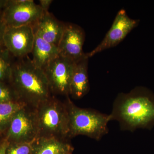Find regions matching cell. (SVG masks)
Listing matches in <instances>:
<instances>
[{
    "instance_id": "cell-1",
    "label": "cell",
    "mask_w": 154,
    "mask_h": 154,
    "mask_svg": "<svg viewBox=\"0 0 154 154\" xmlns=\"http://www.w3.org/2000/svg\"><path fill=\"white\" fill-rule=\"evenodd\" d=\"M118 122L120 129L133 132L154 125V96L140 88L117 95L110 114Z\"/></svg>"
},
{
    "instance_id": "cell-2",
    "label": "cell",
    "mask_w": 154,
    "mask_h": 154,
    "mask_svg": "<svg viewBox=\"0 0 154 154\" xmlns=\"http://www.w3.org/2000/svg\"><path fill=\"white\" fill-rule=\"evenodd\" d=\"M9 82L17 98L35 106L52 97L49 82L43 70L28 56L13 63Z\"/></svg>"
},
{
    "instance_id": "cell-3",
    "label": "cell",
    "mask_w": 154,
    "mask_h": 154,
    "mask_svg": "<svg viewBox=\"0 0 154 154\" xmlns=\"http://www.w3.org/2000/svg\"><path fill=\"white\" fill-rule=\"evenodd\" d=\"M37 138L69 137V116L66 103L51 97L36 106L33 112Z\"/></svg>"
},
{
    "instance_id": "cell-4",
    "label": "cell",
    "mask_w": 154,
    "mask_h": 154,
    "mask_svg": "<svg viewBox=\"0 0 154 154\" xmlns=\"http://www.w3.org/2000/svg\"><path fill=\"white\" fill-rule=\"evenodd\" d=\"M66 103L69 116V137L83 135L99 141L108 133L110 114L77 107L69 97Z\"/></svg>"
},
{
    "instance_id": "cell-5",
    "label": "cell",
    "mask_w": 154,
    "mask_h": 154,
    "mask_svg": "<svg viewBox=\"0 0 154 154\" xmlns=\"http://www.w3.org/2000/svg\"><path fill=\"white\" fill-rule=\"evenodd\" d=\"M43 13L40 6L32 0H8L2 17L7 27L33 26Z\"/></svg>"
},
{
    "instance_id": "cell-6",
    "label": "cell",
    "mask_w": 154,
    "mask_h": 154,
    "mask_svg": "<svg viewBox=\"0 0 154 154\" xmlns=\"http://www.w3.org/2000/svg\"><path fill=\"white\" fill-rule=\"evenodd\" d=\"M75 63L68 59L59 55L43 69L52 92L68 97Z\"/></svg>"
},
{
    "instance_id": "cell-7",
    "label": "cell",
    "mask_w": 154,
    "mask_h": 154,
    "mask_svg": "<svg viewBox=\"0 0 154 154\" xmlns=\"http://www.w3.org/2000/svg\"><path fill=\"white\" fill-rule=\"evenodd\" d=\"M138 23L139 20L130 18L126 11L121 9L116 14L111 28L102 42L92 51L87 53V56L89 58L105 50L118 45Z\"/></svg>"
},
{
    "instance_id": "cell-8",
    "label": "cell",
    "mask_w": 154,
    "mask_h": 154,
    "mask_svg": "<svg viewBox=\"0 0 154 154\" xmlns=\"http://www.w3.org/2000/svg\"><path fill=\"white\" fill-rule=\"evenodd\" d=\"M34 40L35 33L31 25L6 26L4 34V45L11 55L15 57L21 58L31 53Z\"/></svg>"
},
{
    "instance_id": "cell-9",
    "label": "cell",
    "mask_w": 154,
    "mask_h": 154,
    "mask_svg": "<svg viewBox=\"0 0 154 154\" xmlns=\"http://www.w3.org/2000/svg\"><path fill=\"white\" fill-rule=\"evenodd\" d=\"M85 38V31L80 26L73 23H65L58 45L59 55L75 63L85 58H88L87 53L83 51Z\"/></svg>"
},
{
    "instance_id": "cell-10",
    "label": "cell",
    "mask_w": 154,
    "mask_h": 154,
    "mask_svg": "<svg viewBox=\"0 0 154 154\" xmlns=\"http://www.w3.org/2000/svg\"><path fill=\"white\" fill-rule=\"evenodd\" d=\"M37 133L33 112L23 107L12 119L5 140L9 143L26 142L37 139Z\"/></svg>"
},
{
    "instance_id": "cell-11",
    "label": "cell",
    "mask_w": 154,
    "mask_h": 154,
    "mask_svg": "<svg viewBox=\"0 0 154 154\" xmlns=\"http://www.w3.org/2000/svg\"><path fill=\"white\" fill-rule=\"evenodd\" d=\"M65 26V23L58 20L49 12H43L41 18L33 27L35 34L58 47Z\"/></svg>"
},
{
    "instance_id": "cell-12",
    "label": "cell",
    "mask_w": 154,
    "mask_h": 154,
    "mask_svg": "<svg viewBox=\"0 0 154 154\" xmlns=\"http://www.w3.org/2000/svg\"><path fill=\"white\" fill-rule=\"evenodd\" d=\"M88 60L89 58L86 57L75 63L70 83L69 95L73 99L83 98L90 90Z\"/></svg>"
},
{
    "instance_id": "cell-13",
    "label": "cell",
    "mask_w": 154,
    "mask_h": 154,
    "mask_svg": "<svg viewBox=\"0 0 154 154\" xmlns=\"http://www.w3.org/2000/svg\"><path fill=\"white\" fill-rule=\"evenodd\" d=\"M33 63L43 70L50 62L59 55L57 46L50 43L35 33V40L31 53Z\"/></svg>"
},
{
    "instance_id": "cell-14",
    "label": "cell",
    "mask_w": 154,
    "mask_h": 154,
    "mask_svg": "<svg viewBox=\"0 0 154 154\" xmlns=\"http://www.w3.org/2000/svg\"><path fill=\"white\" fill-rule=\"evenodd\" d=\"M65 139L48 138H37L34 154H64L72 152V148Z\"/></svg>"
},
{
    "instance_id": "cell-15",
    "label": "cell",
    "mask_w": 154,
    "mask_h": 154,
    "mask_svg": "<svg viewBox=\"0 0 154 154\" xmlns=\"http://www.w3.org/2000/svg\"><path fill=\"white\" fill-rule=\"evenodd\" d=\"M26 105L19 100L0 103V134L7 132L14 116Z\"/></svg>"
},
{
    "instance_id": "cell-16",
    "label": "cell",
    "mask_w": 154,
    "mask_h": 154,
    "mask_svg": "<svg viewBox=\"0 0 154 154\" xmlns=\"http://www.w3.org/2000/svg\"><path fill=\"white\" fill-rule=\"evenodd\" d=\"M12 56L6 48L0 51V82H9L13 63Z\"/></svg>"
},
{
    "instance_id": "cell-17",
    "label": "cell",
    "mask_w": 154,
    "mask_h": 154,
    "mask_svg": "<svg viewBox=\"0 0 154 154\" xmlns=\"http://www.w3.org/2000/svg\"><path fill=\"white\" fill-rule=\"evenodd\" d=\"M9 143L6 154H34L36 140Z\"/></svg>"
},
{
    "instance_id": "cell-18",
    "label": "cell",
    "mask_w": 154,
    "mask_h": 154,
    "mask_svg": "<svg viewBox=\"0 0 154 154\" xmlns=\"http://www.w3.org/2000/svg\"><path fill=\"white\" fill-rule=\"evenodd\" d=\"M18 100L13 88L6 85V82H0V103Z\"/></svg>"
},
{
    "instance_id": "cell-19",
    "label": "cell",
    "mask_w": 154,
    "mask_h": 154,
    "mask_svg": "<svg viewBox=\"0 0 154 154\" xmlns=\"http://www.w3.org/2000/svg\"><path fill=\"white\" fill-rule=\"evenodd\" d=\"M6 25L3 21L2 13L0 14V51L5 49L4 45V37Z\"/></svg>"
},
{
    "instance_id": "cell-20",
    "label": "cell",
    "mask_w": 154,
    "mask_h": 154,
    "mask_svg": "<svg viewBox=\"0 0 154 154\" xmlns=\"http://www.w3.org/2000/svg\"><path fill=\"white\" fill-rule=\"evenodd\" d=\"M53 2L52 0H40L39 5L43 12H48L50 6Z\"/></svg>"
},
{
    "instance_id": "cell-21",
    "label": "cell",
    "mask_w": 154,
    "mask_h": 154,
    "mask_svg": "<svg viewBox=\"0 0 154 154\" xmlns=\"http://www.w3.org/2000/svg\"><path fill=\"white\" fill-rule=\"evenodd\" d=\"M9 143L6 140H3L0 144V154H6V151Z\"/></svg>"
},
{
    "instance_id": "cell-22",
    "label": "cell",
    "mask_w": 154,
    "mask_h": 154,
    "mask_svg": "<svg viewBox=\"0 0 154 154\" xmlns=\"http://www.w3.org/2000/svg\"><path fill=\"white\" fill-rule=\"evenodd\" d=\"M8 0H0V14L2 13L6 5Z\"/></svg>"
},
{
    "instance_id": "cell-23",
    "label": "cell",
    "mask_w": 154,
    "mask_h": 154,
    "mask_svg": "<svg viewBox=\"0 0 154 154\" xmlns=\"http://www.w3.org/2000/svg\"><path fill=\"white\" fill-rule=\"evenodd\" d=\"M64 154H71V152H67L66 153H65Z\"/></svg>"
},
{
    "instance_id": "cell-24",
    "label": "cell",
    "mask_w": 154,
    "mask_h": 154,
    "mask_svg": "<svg viewBox=\"0 0 154 154\" xmlns=\"http://www.w3.org/2000/svg\"><path fill=\"white\" fill-rule=\"evenodd\" d=\"M2 142L0 141V144H1V143H2Z\"/></svg>"
},
{
    "instance_id": "cell-25",
    "label": "cell",
    "mask_w": 154,
    "mask_h": 154,
    "mask_svg": "<svg viewBox=\"0 0 154 154\" xmlns=\"http://www.w3.org/2000/svg\"></svg>"
}]
</instances>
